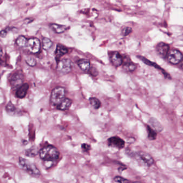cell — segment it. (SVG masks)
I'll return each instance as SVG.
<instances>
[{
  "instance_id": "1",
  "label": "cell",
  "mask_w": 183,
  "mask_h": 183,
  "mask_svg": "<svg viewBox=\"0 0 183 183\" xmlns=\"http://www.w3.org/2000/svg\"><path fill=\"white\" fill-rule=\"evenodd\" d=\"M39 156L44 161L53 162L59 158V152L55 146L48 145L41 149Z\"/></svg>"
},
{
  "instance_id": "2",
  "label": "cell",
  "mask_w": 183,
  "mask_h": 183,
  "mask_svg": "<svg viewBox=\"0 0 183 183\" xmlns=\"http://www.w3.org/2000/svg\"><path fill=\"white\" fill-rule=\"evenodd\" d=\"M130 155L132 157H134L137 161L139 162L141 164L146 165L148 167L152 166L154 163V160L152 156L147 152H130Z\"/></svg>"
},
{
  "instance_id": "3",
  "label": "cell",
  "mask_w": 183,
  "mask_h": 183,
  "mask_svg": "<svg viewBox=\"0 0 183 183\" xmlns=\"http://www.w3.org/2000/svg\"><path fill=\"white\" fill-rule=\"evenodd\" d=\"M19 163L23 168L30 174L35 177L40 176L41 173L39 169L35 166V165L31 163L28 160L20 157L19 158Z\"/></svg>"
},
{
  "instance_id": "4",
  "label": "cell",
  "mask_w": 183,
  "mask_h": 183,
  "mask_svg": "<svg viewBox=\"0 0 183 183\" xmlns=\"http://www.w3.org/2000/svg\"><path fill=\"white\" fill-rule=\"evenodd\" d=\"M65 90L63 87H56L52 91L51 95V102L54 105H59L65 99Z\"/></svg>"
},
{
  "instance_id": "5",
  "label": "cell",
  "mask_w": 183,
  "mask_h": 183,
  "mask_svg": "<svg viewBox=\"0 0 183 183\" xmlns=\"http://www.w3.org/2000/svg\"><path fill=\"white\" fill-rule=\"evenodd\" d=\"M167 58L170 63L174 65H177L183 60V55L179 50L173 49L169 52Z\"/></svg>"
},
{
  "instance_id": "6",
  "label": "cell",
  "mask_w": 183,
  "mask_h": 183,
  "mask_svg": "<svg viewBox=\"0 0 183 183\" xmlns=\"http://www.w3.org/2000/svg\"><path fill=\"white\" fill-rule=\"evenodd\" d=\"M72 63L68 59H63L59 61L57 65V71L62 74H68L71 71Z\"/></svg>"
},
{
  "instance_id": "7",
  "label": "cell",
  "mask_w": 183,
  "mask_h": 183,
  "mask_svg": "<svg viewBox=\"0 0 183 183\" xmlns=\"http://www.w3.org/2000/svg\"><path fill=\"white\" fill-rule=\"evenodd\" d=\"M24 81V75L22 71H18L15 73L10 79L11 85L13 88H19Z\"/></svg>"
},
{
  "instance_id": "8",
  "label": "cell",
  "mask_w": 183,
  "mask_h": 183,
  "mask_svg": "<svg viewBox=\"0 0 183 183\" xmlns=\"http://www.w3.org/2000/svg\"><path fill=\"white\" fill-rule=\"evenodd\" d=\"M26 47L30 52L36 54L40 50V41L37 38H32L28 41Z\"/></svg>"
},
{
  "instance_id": "9",
  "label": "cell",
  "mask_w": 183,
  "mask_h": 183,
  "mask_svg": "<svg viewBox=\"0 0 183 183\" xmlns=\"http://www.w3.org/2000/svg\"><path fill=\"white\" fill-rule=\"evenodd\" d=\"M108 146L118 149H122L125 147V141L118 137H112L108 139Z\"/></svg>"
},
{
  "instance_id": "10",
  "label": "cell",
  "mask_w": 183,
  "mask_h": 183,
  "mask_svg": "<svg viewBox=\"0 0 183 183\" xmlns=\"http://www.w3.org/2000/svg\"><path fill=\"white\" fill-rule=\"evenodd\" d=\"M156 50L160 56L162 58H165L170 51V46L167 43L161 42L157 45Z\"/></svg>"
},
{
  "instance_id": "11",
  "label": "cell",
  "mask_w": 183,
  "mask_h": 183,
  "mask_svg": "<svg viewBox=\"0 0 183 183\" xmlns=\"http://www.w3.org/2000/svg\"><path fill=\"white\" fill-rule=\"evenodd\" d=\"M138 58H139L143 62H144L145 64H146L147 65L150 66H152L155 67V68L158 69L159 70L161 71L162 73V74L164 75L165 77V78H170V75L168 73H167L166 71H165V70L163 68H162L160 66H159L158 65H157L156 63H155L154 62H152L150 61H149V60L146 59L145 58L141 56H137Z\"/></svg>"
},
{
  "instance_id": "12",
  "label": "cell",
  "mask_w": 183,
  "mask_h": 183,
  "mask_svg": "<svg viewBox=\"0 0 183 183\" xmlns=\"http://www.w3.org/2000/svg\"><path fill=\"white\" fill-rule=\"evenodd\" d=\"M111 61L114 65L116 67H119L121 65L123 61V58L121 55L117 52H115L112 54L111 57Z\"/></svg>"
},
{
  "instance_id": "13",
  "label": "cell",
  "mask_w": 183,
  "mask_h": 183,
  "mask_svg": "<svg viewBox=\"0 0 183 183\" xmlns=\"http://www.w3.org/2000/svg\"><path fill=\"white\" fill-rule=\"evenodd\" d=\"M149 126L152 127L153 129L155 130L157 133L161 132L163 130V127L160 124V122L155 118H150L149 119Z\"/></svg>"
},
{
  "instance_id": "14",
  "label": "cell",
  "mask_w": 183,
  "mask_h": 183,
  "mask_svg": "<svg viewBox=\"0 0 183 183\" xmlns=\"http://www.w3.org/2000/svg\"><path fill=\"white\" fill-rule=\"evenodd\" d=\"M29 88V85L28 83H24L18 88L16 92V96L18 98H23L25 97Z\"/></svg>"
},
{
  "instance_id": "15",
  "label": "cell",
  "mask_w": 183,
  "mask_h": 183,
  "mask_svg": "<svg viewBox=\"0 0 183 183\" xmlns=\"http://www.w3.org/2000/svg\"><path fill=\"white\" fill-rule=\"evenodd\" d=\"M68 52V50L65 46H63L62 45L58 44L57 45L56 51H55V55H56V59L59 60L61 56L65 55V54Z\"/></svg>"
},
{
  "instance_id": "16",
  "label": "cell",
  "mask_w": 183,
  "mask_h": 183,
  "mask_svg": "<svg viewBox=\"0 0 183 183\" xmlns=\"http://www.w3.org/2000/svg\"><path fill=\"white\" fill-rule=\"evenodd\" d=\"M78 65L83 71H88L90 70V63L88 60L81 59L78 61Z\"/></svg>"
},
{
  "instance_id": "17",
  "label": "cell",
  "mask_w": 183,
  "mask_h": 183,
  "mask_svg": "<svg viewBox=\"0 0 183 183\" xmlns=\"http://www.w3.org/2000/svg\"><path fill=\"white\" fill-rule=\"evenodd\" d=\"M72 101L71 99L69 98H65L59 105L57 106V108L62 111H65L70 108V107L71 105Z\"/></svg>"
},
{
  "instance_id": "18",
  "label": "cell",
  "mask_w": 183,
  "mask_h": 183,
  "mask_svg": "<svg viewBox=\"0 0 183 183\" xmlns=\"http://www.w3.org/2000/svg\"><path fill=\"white\" fill-rule=\"evenodd\" d=\"M50 26L53 29V31H55L57 33H62L65 32L67 29V27L65 25H59L57 24H51Z\"/></svg>"
},
{
  "instance_id": "19",
  "label": "cell",
  "mask_w": 183,
  "mask_h": 183,
  "mask_svg": "<svg viewBox=\"0 0 183 183\" xmlns=\"http://www.w3.org/2000/svg\"><path fill=\"white\" fill-rule=\"evenodd\" d=\"M6 112L9 114L10 115H17L18 113V110L15 107V106L11 102H9L7 105L6 106Z\"/></svg>"
},
{
  "instance_id": "20",
  "label": "cell",
  "mask_w": 183,
  "mask_h": 183,
  "mask_svg": "<svg viewBox=\"0 0 183 183\" xmlns=\"http://www.w3.org/2000/svg\"><path fill=\"white\" fill-rule=\"evenodd\" d=\"M147 130L148 133V138L150 140H154L157 137V132L154 130L149 125L147 126Z\"/></svg>"
},
{
  "instance_id": "21",
  "label": "cell",
  "mask_w": 183,
  "mask_h": 183,
  "mask_svg": "<svg viewBox=\"0 0 183 183\" xmlns=\"http://www.w3.org/2000/svg\"><path fill=\"white\" fill-rule=\"evenodd\" d=\"M27 39L23 36H20L17 38L16 40V43L18 46L20 47H25L27 46L28 43Z\"/></svg>"
},
{
  "instance_id": "22",
  "label": "cell",
  "mask_w": 183,
  "mask_h": 183,
  "mask_svg": "<svg viewBox=\"0 0 183 183\" xmlns=\"http://www.w3.org/2000/svg\"><path fill=\"white\" fill-rule=\"evenodd\" d=\"M42 46L44 50H49L53 46V42L48 38H44L42 39Z\"/></svg>"
},
{
  "instance_id": "23",
  "label": "cell",
  "mask_w": 183,
  "mask_h": 183,
  "mask_svg": "<svg viewBox=\"0 0 183 183\" xmlns=\"http://www.w3.org/2000/svg\"><path fill=\"white\" fill-rule=\"evenodd\" d=\"M38 153L37 149L35 147H32L31 148L28 149L25 151V155L31 157H33L37 155Z\"/></svg>"
},
{
  "instance_id": "24",
  "label": "cell",
  "mask_w": 183,
  "mask_h": 183,
  "mask_svg": "<svg viewBox=\"0 0 183 183\" xmlns=\"http://www.w3.org/2000/svg\"><path fill=\"white\" fill-rule=\"evenodd\" d=\"M124 68L127 71H134L137 68V65L132 62H127L124 65Z\"/></svg>"
},
{
  "instance_id": "25",
  "label": "cell",
  "mask_w": 183,
  "mask_h": 183,
  "mask_svg": "<svg viewBox=\"0 0 183 183\" xmlns=\"http://www.w3.org/2000/svg\"><path fill=\"white\" fill-rule=\"evenodd\" d=\"M91 105L93 106L94 109H99L100 107L101 106V102L99 99L96 98L95 97H92L90 99Z\"/></svg>"
},
{
  "instance_id": "26",
  "label": "cell",
  "mask_w": 183,
  "mask_h": 183,
  "mask_svg": "<svg viewBox=\"0 0 183 183\" xmlns=\"http://www.w3.org/2000/svg\"><path fill=\"white\" fill-rule=\"evenodd\" d=\"M25 61L28 66H30L31 67H34L37 64V61H36L35 59L32 58V57H31V56L26 57L25 58Z\"/></svg>"
},
{
  "instance_id": "27",
  "label": "cell",
  "mask_w": 183,
  "mask_h": 183,
  "mask_svg": "<svg viewBox=\"0 0 183 183\" xmlns=\"http://www.w3.org/2000/svg\"><path fill=\"white\" fill-rule=\"evenodd\" d=\"M114 180L116 183H129L130 181L125 178L124 177H122L120 176H116V177H114Z\"/></svg>"
},
{
  "instance_id": "28",
  "label": "cell",
  "mask_w": 183,
  "mask_h": 183,
  "mask_svg": "<svg viewBox=\"0 0 183 183\" xmlns=\"http://www.w3.org/2000/svg\"><path fill=\"white\" fill-rule=\"evenodd\" d=\"M10 30H11V28L8 27L6 28H5L4 30H3L0 32V37H5L6 36L8 33L9 32Z\"/></svg>"
},
{
  "instance_id": "29",
  "label": "cell",
  "mask_w": 183,
  "mask_h": 183,
  "mask_svg": "<svg viewBox=\"0 0 183 183\" xmlns=\"http://www.w3.org/2000/svg\"><path fill=\"white\" fill-rule=\"evenodd\" d=\"M81 148L84 152H87L91 149V147L90 145L87 143H83L81 145Z\"/></svg>"
},
{
  "instance_id": "30",
  "label": "cell",
  "mask_w": 183,
  "mask_h": 183,
  "mask_svg": "<svg viewBox=\"0 0 183 183\" xmlns=\"http://www.w3.org/2000/svg\"><path fill=\"white\" fill-rule=\"evenodd\" d=\"M132 31V29L130 28V27H126L125 28L123 29L122 31V33L124 35V36H128L129 34H130L131 33Z\"/></svg>"
},
{
  "instance_id": "31",
  "label": "cell",
  "mask_w": 183,
  "mask_h": 183,
  "mask_svg": "<svg viewBox=\"0 0 183 183\" xmlns=\"http://www.w3.org/2000/svg\"><path fill=\"white\" fill-rule=\"evenodd\" d=\"M2 56H3V51H2V49L0 47V65L2 63Z\"/></svg>"
},
{
  "instance_id": "32",
  "label": "cell",
  "mask_w": 183,
  "mask_h": 183,
  "mask_svg": "<svg viewBox=\"0 0 183 183\" xmlns=\"http://www.w3.org/2000/svg\"><path fill=\"white\" fill-rule=\"evenodd\" d=\"M33 20H34V19L28 18V19H25L24 22H25V23H26V24H29V23H30L31 22H32V21H33Z\"/></svg>"
},
{
  "instance_id": "33",
  "label": "cell",
  "mask_w": 183,
  "mask_h": 183,
  "mask_svg": "<svg viewBox=\"0 0 183 183\" xmlns=\"http://www.w3.org/2000/svg\"><path fill=\"white\" fill-rule=\"evenodd\" d=\"M180 66H181V67L182 68V69H183V60L180 62Z\"/></svg>"
},
{
  "instance_id": "34",
  "label": "cell",
  "mask_w": 183,
  "mask_h": 183,
  "mask_svg": "<svg viewBox=\"0 0 183 183\" xmlns=\"http://www.w3.org/2000/svg\"><path fill=\"white\" fill-rule=\"evenodd\" d=\"M140 183V182H134V183Z\"/></svg>"
}]
</instances>
